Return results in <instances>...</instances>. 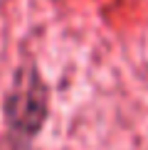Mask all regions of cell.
<instances>
[{"label":"cell","instance_id":"6da1fadb","mask_svg":"<svg viewBox=\"0 0 148 150\" xmlns=\"http://www.w3.org/2000/svg\"><path fill=\"white\" fill-rule=\"evenodd\" d=\"M49 116V89L35 62H25L15 69L10 89L3 101V118L8 133L20 145H30Z\"/></svg>","mask_w":148,"mask_h":150}]
</instances>
